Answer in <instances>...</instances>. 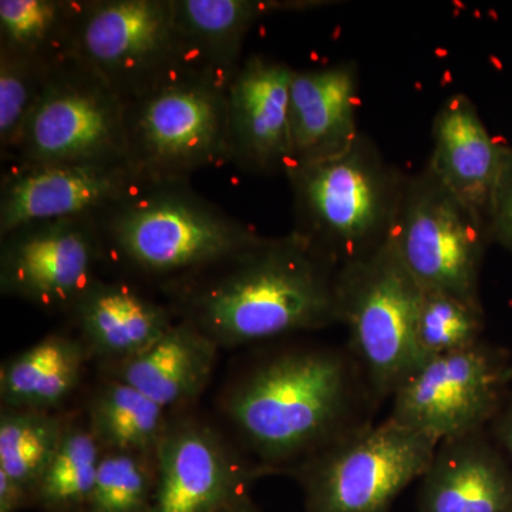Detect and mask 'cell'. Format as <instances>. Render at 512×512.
I'll list each match as a JSON object with an SVG mask.
<instances>
[{
  "label": "cell",
  "mask_w": 512,
  "mask_h": 512,
  "mask_svg": "<svg viewBox=\"0 0 512 512\" xmlns=\"http://www.w3.org/2000/svg\"><path fill=\"white\" fill-rule=\"evenodd\" d=\"M72 416L47 410L9 409L0 413V471L36 491Z\"/></svg>",
  "instance_id": "484cf974"
},
{
  "label": "cell",
  "mask_w": 512,
  "mask_h": 512,
  "mask_svg": "<svg viewBox=\"0 0 512 512\" xmlns=\"http://www.w3.org/2000/svg\"><path fill=\"white\" fill-rule=\"evenodd\" d=\"M490 241L512 251V148H508L487 222Z\"/></svg>",
  "instance_id": "f546056e"
},
{
  "label": "cell",
  "mask_w": 512,
  "mask_h": 512,
  "mask_svg": "<svg viewBox=\"0 0 512 512\" xmlns=\"http://www.w3.org/2000/svg\"><path fill=\"white\" fill-rule=\"evenodd\" d=\"M156 464L151 512H224L266 476L214 424L185 412L171 416Z\"/></svg>",
  "instance_id": "4fadbf2b"
},
{
  "label": "cell",
  "mask_w": 512,
  "mask_h": 512,
  "mask_svg": "<svg viewBox=\"0 0 512 512\" xmlns=\"http://www.w3.org/2000/svg\"><path fill=\"white\" fill-rule=\"evenodd\" d=\"M36 505L28 488L0 471V512H19Z\"/></svg>",
  "instance_id": "4dcf8cb0"
},
{
  "label": "cell",
  "mask_w": 512,
  "mask_h": 512,
  "mask_svg": "<svg viewBox=\"0 0 512 512\" xmlns=\"http://www.w3.org/2000/svg\"><path fill=\"white\" fill-rule=\"evenodd\" d=\"M508 379H512V367L508 370Z\"/></svg>",
  "instance_id": "836d02e7"
},
{
  "label": "cell",
  "mask_w": 512,
  "mask_h": 512,
  "mask_svg": "<svg viewBox=\"0 0 512 512\" xmlns=\"http://www.w3.org/2000/svg\"><path fill=\"white\" fill-rule=\"evenodd\" d=\"M431 134L430 170L487 227L510 147L494 140L476 104L463 93L444 100L434 116Z\"/></svg>",
  "instance_id": "2e32d148"
},
{
  "label": "cell",
  "mask_w": 512,
  "mask_h": 512,
  "mask_svg": "<svg viewBox=\"0 0 512 512\" xmlns=\"http://www.w3.org/2000/svg\"><path fill=\"white\" fill-rule=\"evenodd\" d=\"M130 165H8L0 184V237L37 221L89 217L143 184Z\"/></svg>",
  "instance_id": "5bb4252c"
},
{
  "label": "cell",
  "mask_w": 512,
  "mask_h": 512,
  "mask_svg": "<svg viewBox=\"0 0 512 512\" xmlns=\"http://www.w3.org/2000/svg\"><path fill=\"white\" fill-rule=\"evenodd\" d=\"M171 416L136 387L104 376L86 407V420L104 451L156 457Z\"/></svg>",
  "instance_id": "603a6c76"
},
{
  "label": "cell",
  "mask_w": 512,
  "mask_h": 512,
  "mask_svg": "<svg viewBox=\"0 0 512 512\" xmlns=\"http://www.w3.org/2000/svg\"><path fill=\"white\" fill-rule=\"evenodd\" d=\"M508 370L484 342L424 359L394 392L389 419L439 443L477 433L500 410Z\"/></svg>",
  "instance_id": "8fae6325"
},
{
  "label": "cell",
  "mask_w": 512,
  "mask_h": 512,
  "mask_svg": "<svg viewBox=\"0 0 512 512\" xmlns=\"http://www.w3.org/2000/svg\"><path fill=\"white\" fill-rule=\"evenodd\" d=\"M104 262L170 291L266 238L191 190L143 183L94 215Z\"/></svg>",
  "instance_id": "3957f363"
},
{
  "label": "cell",
  "mask_w": 512,
  "mask_h": 512,
  "mask_svg": "<svg viewBox=\"0 0 512 512\" xmlns=\"http://www.w3.org/2000/svg\"><path fill=\"white\" fill-rule=\"evenodd\" d=\"M338 268L295 232L212 266L167 291L178 319L221 349L339 325Z\"/></svg>",
  "instance_id": "7a4b0ae2"
},
{
  "label": "cell",
  "mask_w": 512,
  "mask_h": 512,
  "mask_svg": "<svg viewBox=\"0 0 512 512\" xmlns=\"http://www.w3.org/2000/svg\"><path fill=\"white\" fill-rule=\"evenodd\" d=\"M72 55L93 67L121 100L195 63L178 35L174 0H83Z\"/></svg>",
  "instance_id": "30bf717a"
},
{
  "label": "cell",
  "mask_w": 512,
  "mask_h": 512,
  "mask_svg": "<svg viewBox=\"0 0 512 512\" xmlns=\"http://www.w3.org/2000/svg\"><path fill=\"white\" fill-rule=\"evenodd\" d=\"M423 291L392 242L336 272L339 325L375 403L392 399L419 365L417 316Z\"/></svg>",
  "instance_id": "8992f818"
},
{
  "label": "cell",
  "mask_w": 512,
  "mask_h": 512,
  "mask_svg": "<svg viewBox=\"0 0 512 512\" xmlns=\"http://www.w3.org/2000/svg\"><path fill=\"white\" fill-rule=\"evenodd\" d=\"M90 357L79 336L52 333L0 367V400L9 409L59 412L82 383Z\"/></svg>",
  "instance_id": "7402d4cb"
},
{
  "label": "cell",
  "mask_w": 512,
  "mask_h": 512,
  "mask_svg": "<svg viewBox=\"0 0 512 512\" xmlns=\"http://www.w3.org/2000/svg\"><path fill=\"white\" fill-rule=\"evenodd\" d=\"M390 242L421 291L481 305L488 229L429 165L407 178Z\"/></svg>",
  "instance_id": "9c48e42d"
},
{
  "label": "cell",
  "mask_w": 512,
  "mask_h": 512,
  "mask_svg": "<svg viewBox=\"0 0 512 512\" xmlns=\"http://www.w3.org/2000/svg\"><path fill=\"white\" fill-rule=\"evenodd\" d=\"M359 70L352 62L295 70L289 96L292 165L345 153L359 138Z\"/></svg>",
  "instance_id": "e0dca14e"
},
{
  "label": "cell",
  "mask_w": 512,
  "mask_h": 512,
  "mask_svg": "<svg viewBox=\"0 0 512 512\" xmlns=\"http://www.w3.org/2000/svg\"><path fill=\"white\" fill-rule=\"evenodd\" d=\"M417 512H512V471L484 430L440 441Z\"/></svg>",
  "instance_id": "ac0fdd59"
},
{
  "label": "cell",
  "mask_w": 512,
  "mask_h": 512,
  "mask_svg": "<svg viewBox=\"0 0 512 512\" xmlns=\"http://www.w3.org/2000/svg\"><path fill=\"white\" fill-rule=\"evenodd\" d=\"M83 0H2L0 47L47 66L72 55Z\"/></svg>",
  "instance_id": "cb8c5ba5"
},
{
  "label": "cell",
  "mask_w": 512,
  "mask_h": 512,
  "mask_svg": "<svg viewBox=\"0 0 512 512\" xmlns=\"http://www.w3.org/2000/svg\"><path fill=\"white\" fill-rule=\"evenodd\" d=\"M484 330V309L477 303L439 292H423L417 316L420 362L473 348Z\"/></svg>",
  "instance_id": "4316f807"
},
{
  "label": "cell",
  "mask_w": 512,
  "mask_h": 512,
  "mask_svg": "<svg viewBox=\"0 0 512 512\" xmlns=\"http://www.w3.org/2000/svg\"><path fill=\"white\" fill-rule=\"evenodd\" d=\"M437 446L389 417L366 424L293 468L303 512H392L399 495L426 473Z\"/></svg>",
  "instance_id": "52a82bcc"
},
{
  "label": "cell",
  "mask_w": 512,
  "mask_h": 512,
  "mask_svg": "<svg viewBox=\"0 0 512 512\" xmlns=\"http://www.w3.org/2000/svg\"><path fill=\"white\" fill-rule=\"evenodd\" d=\"M79 338L101 366L144 352L174 325L170 305H161L123 282H94L72 312Z\"/></svg>",
  "instance_id": "ffe728a7"
},
{
  "label": "cell",
  "mask_w": 512,
  "mask_h": 512,
  "mask_svg": "<svg viewBox=\"0 0 512 512\" xmlns=\"http://www.w3.org/2000/svg\"><path fill=\"white\" fill-rule=\"evenodd\" d=\"M0 239L2 295L70 313L100 279L104 251L94 215L32 222Z\"/></svg>",
  "instance_id": "7c38bea8"
},
{
  "label": "cell",
  "mask_w": 512,
  "mask_h": 512,
  "mask_svg": "<svg viewBox=\"0 0 512 512\" xmlns=\"http://www.w3.org/2000/svg\"><path fill=\"white\" fill-rule=\"evenodd\" d=\"M104 450L87 420L72 416L36 491L45 512H86Z\"/></svg>",
  "instance_id": "d4e9b609"
},
{
  "label": "cell",
  "mask_w": 512,
  "mask_h": 512,
  "mask_svg": "<svg viewBox=\"0 0 512 512\" xmlns=\"http://www.w3.org/2000/svg\"><path fill=\"white\" fill-rule=\"evenodd\" d=\"M326 5L316 0H174L175 26L191 59L229 82L241 66L245 37L258 20Z\"/></svg>",
  "instance_id": "44dd1931"
},
{
  "label": "cell",
  "mask_w": 512,
  "mask_h": 512,
  "mask_svg": "<svg viewBox=\"0 0 512 512\" xmlns=\"http://www.w3.org/2000/svg\"><path fill=\"white\" fill-rule=\"evenodd\" d=\"M375 403L349 350L289 346L259 357L221 393L229 426L266 474L291 471L369 424Z\"/></svg>",
  "instance_id": "6da1fadb"
},
{
  "label": "cell",
  "mask_w": 512,
  "mask_h": 512,
  "mask_svg": "<svg viewBox=\"0 0 512 512\" xmlns=\"http://www.w3.org/2000/svg\"><path fill=\"white\" fill-rule=\"evenodd\" d=\"M494 433L512 460V402L501 413L495 414Z\"/></svg>",
  "instance_id": "1f68e13d"
},
{
  "label": "cell",
  "mask_w": 512,
  "mask_h": 512,
  "mask_svg": "<svg viewBox=\"0 0 512 512\" xmlns=\"http://www.w3.org/2000/svg\"><path fill=\"white\" fill-rule=\"evenodd\" d=\"M156 457L104 451L86 512H151Z\"/></svg>",
  "instance_id": "f1b7e54d"
},
{
  "label": "cell",
  "mask_w": 512,
  "mask_h": 512,
  "mask_svg": "<svg viewBox=\"0 0 512 512\" xmlns=\"http://www.w3.org/2000/svg\"><path fill=\"white\" fill-rule=\"evenodd\" d=\"M293 73L272 57L255 55L241 63L227 87L228 163L259 175L291 168Z\"/></svg>",
  "instance_id": "9a60e30c"
},
{
  "label": "cell",
  "mask_w": 512,
  "mask_h": 512,
  "mask_svg": "<svg viewBox=\"0 0 512 512\" xmlns=\"http://www.w3.org/2000/svg\"><path fill=\"white\" fill-rule=\"evenodd\" d=\"M50 67L0 47V153L9 164L45 87Z\"/></svg>",
  "instance_id": "83f0119b"
},
{
  "label": "cell",
  "mask_w": 512,
  "mask_h": 512,
  "mask_svg": "<svg viewBox=\"0 0 512 512\" xmlns=\"http://www.w3.org/2000/svg\"><path fill=\"white\" fill-rule=\"evenodd\" d=\"M285 175L293 194L292 232L336 268L389 241L409 178L365 134L345 153L293 165Z\"/></svg>",
  "instance_id": "277c9868"
},
{
  "label": "cell",
  "mask_w": 512,
  "mask_h": 512,
  "mask_svg": "<svg viewBox=\"0 0 512 512\" xmlns=\"http://www.w3.org/2000/svg\"><path fill=\"white\" fill-rule=\"evenodd\" d=\"M228 80L197 63L123 99L127 161L144 183H180L228 163Z\"/></svg>",
  "instance_id": "5b68a950"
},
{
  "label": "cell",
  "mask_w": 512,
  "mask_h": 512,
  "mask_svg": "<svg viewBox=\"0 0 512 512\" xmlns=\"http://www.w3.org/2000/svg\"><path fill=\"white\" fill-rule=\"evenodd\" d=\"M220 350L194 323L177 318L150 348L101 370L136 387L168 413H183L210 384Z\"/></svg>",
  "instance_id": "d6986e66"
},
{
  "label": "cell",
  "mask_w": 512,
  "mask_h": 512,
  "mask_svg": "<svg viewBox=\"0 0 512 512\" xmlns=\"http://www.w3.org/2000/svg\"><path fill=\"white\" fill-rule=\"evenodd\" d=\"M224 512H259L258 508L255 507V504L252 503L251 498H249V494L244 495V497L239 498L238 501H235L234 504L229 505L227 510Z\"/></svg>",
  "instance_id": "d6a6232c"
},
{
  "label": "cell",
  "mask_w": 512,
  "mask_h": 512,
  "mask_svg": "<svg viewBox=\"0 0 512 512\" xmlns=\"http://www.w3.org/2000/svg\"><path fill=\"white\" fill-rule=\"evenodd\" d=\"M127 164L124 103L93 67L70 55L50 67L8 165Z\"/></svg>",
  "instance_id": "ba28073f"
}]
</instances>
